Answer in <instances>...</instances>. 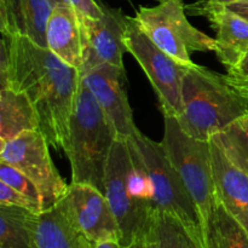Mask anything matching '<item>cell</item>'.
<instances>
[{"mask_svg": "<svg viewBox=\"0 0 248 248\" xmlns=\"http://www.w3.org/2000/svg\"><path fill=\"white\" fill-rule=\"evenodd\" d=\"M191 15L205 16L216 31V55L232 70L248 50V21L229 7L212 0H200L186 6Z\"/></svg>", "mask_w": 248, "mask_h": 248, "instance_id": "13", "label": "cell"}, {"mask_svg": "<svg viewBox=\"0 0 248 248\" xmlns=\"http://www.w3.org/2000/svg\"><path fill=\"white\" fill-rule=\"evenodd\" d=\"M46 45L63 62L81 70L84 56L81 21L69 4L53 5L46 23Z\"/></svg>", "mask_w": 248, "mask_h": 248, "instance_id": "16", "label": "cell"}, {"mask_svg": "<svg viewBox=\"0 0 248 248\" xmlns=\"http://www.w3.org/2000/svg\"><path fill=\"white\" fill-rule=\"evenodd\" d=\"M48 145L40 131H28L0 142V161L18 170L35 184L43 195L44 211L55 207L69 186L56 169Z\"/></svg>", "mask_w": 248, "mask_h": 248, "instance_id": "9", "label": "cell"}, {"mask_svg": "<svg viewBox=\"0 0 248 248\" xmlns=\"http://www.w3.org/2000/svg\"><path fill=\"white\" fill-rule=\"evenodd\" d=\"M94 248H123L120 246L119 242L115 241H104V242H98V244H94Z\"/></svg>", "mask_w": 248, "mask_h": 248, "instance_id": "29", "label": "cell"}, {"mask_svg": "<svg viewBox=\"0 0 248 248\" xmlns=\"http://www.w3.org/2000/svg\"><path fill=\"white\" fill-rule=\"evenodd\" d=\"M119 136L84 81H80L63 148L72 167V182L90 184L104 194V174Z\"/></svg>", "mask_w": 248, "mask_h": 248, "instance_id": "3", "label": "cell"}, {"mask_svg": "<svg viewBox=\"0 0 248 248\" xmlns=\"http://www.w3.org/2000/svg\"><path fill=\"white\" fill-rule=\"evenodd\" d=\"M35 248H94L60 205L35 217Z\"/></svg>", "mask_w": 248, "mask_h": 248, "instance_id": "17", "label": "cell"}, {"mask_svg": "<svg viewBox=\"0 0 248 248\" xmlns=\"http://www.w3.org/2000/svg\"><path fill=\"white\" fill-rule=\"evenodd\" d=\"M36 215L18 206L0 205V248H35Z\"/></svg>", "mask_w": 248, "mask_h": 248, "instance_id": "19", "label": "cell"}, {"mask_svg": "<svg viewBox=\"0 0 248 248\" xmlns=\"http://www.w3.org/2000/svg\"><path fill=\"white\" fill-rule=\"evenodd\" d=\"M228 74L232 75L236 78H242V79H248V50L246 51L240 62L232 68V70L228 72Z\"/></svg>", "mask_w": 248, "mask_h": 248, "instance_id": "26", "label": "cell"}, {"mask_svg": "<svg viewBox=\"0 0 248 248\" xmlns=\"http://www.w3.org/2000/svg\"><path fill=\"white\" fill-rule=\"evenodd\" d=\"M225 78L228 79V81L240 92V93L244 94L245 97L248 98V79H242V78H236L232 77L230 74H225Z\"/></svg>", "mask_w": 248, "mask_h": 248, "instance_id": "27", "label": "cell"}, {"mask_svg": "<svg viewBox=\"0 0 248 248\" xmlns=\"http://www.w3.org/2000/svg\"><path fill=\"white\" fill-rule=\"evenodd\" d=\"M81 80L111 121L119 137L128 140L140 132L128 103L125 67L103 63L81 73Z\"/></svg>", "mask_w": 248, "mask_h": 248, "instance_id": "12", "label": "cell"}, {"mask_svg": "<svg viewBox=\"0 0 248 248\" xmlns=\"http://www.w3.org/2000/svg\"><path fill=\"white\" fill-rule=\"evenodd\" d=\"M75 227L93 244L115 241L120 244L121 232L106 195L94 186L72 183L58 202Z\"/></svg>", "mask_w": 248, "mask_h": 248, "instance_id": "10", "label": "cell"}, {"mask_svg": "<svg viewBox=\"0 0 248 248\" xmlns=\"http://www.w3.org/2000/svg\"><path fill=\"white\" fill-rule=\"evenodd\" d=\"M28 131H40L35 108L23 92L0 89V142Z\"/></svg>", "mask_w": 248, "mask_h": 248, "instance_id": "18", "label": "cell"}, {"mask_svg": "<svg viewBox=\"0 0 248 248\" xmlns=\"http://www.w3.org/2000/svg\"><path fill=\"white\" fill-rule=\"evenodd\" d=\"M225 6L229 7L232 11L236 12L237 15H240V16L248 21V0H239V1L230 2Z\"/></svg>", "mask_w": 248, "mask_h": 248, "instance_id": "28", "label": "cell"}, {"mask_svg": "<svg viewBox=\"0 0 248 248\" xmlns=\"http://www.w3.org/2000/svg\"><path fill=\"white\" fill-rule=\"evenodd\" d=\"M52 7L50 0H0V31L47 47L46 23Z\"/></svg>", "mask_w": 248, "mask_h": 248, "instance_id": "15", "label": "cell"}, {"mask_svg": "<svg viewBox=\"0 0 248 248\" xmlns=\"http://www.w3.org/2000/svg\"><path fill=\"white\" fill-rule=\"evenodd\" d=\"M205 241L206 248H248V234L219 203L206 224Z\"/></svg>", "mask_w": 248, "mask_h": 248, "instance_id": "21", "label": "cell"}, {"mask_svg": "<svg viewBox=\"0 0 248 248\" xmlns=\"http://www.w3.org/2000/svg\"><path fill=\"white\" fill-rule=\"evenodd\" d=\"M212 1L218 2V4H223V5H228L230 2H234V1H239V0H212Z\"/></svg>", "mask_w": 248, "mask_h": 248, "instance_id": "31", "label": "cell"}, {"mask_svg": "<svg viewBox=\"0 0 248 248\" xmlns=\"http://www.w3.org/2000/svg\"><path fill=\"white\" fill-rule=\"evenodd\" d=\"M210 142L218 200L248 234V174L228 160L215 140Z\"/></svg>", "mask_w": 248, "mask_h": 248, "instance_id": "14", "label": "cell"}, {"mask_svg": "<svg viewBox=\"0 0 248 248\" xmlns=\"http://www.w3.org/2000/svg\"><path fill=\"white\" fill-rule=\"evenodd\" d=\"M80 81V70L47 47L23 36L1 34L0 89L28 97L38 113L40 132L55 149L65 145Z\"/></svg>", "mask_w": 248, "mask_h": 248, "instance_id": "1", "label": "cell"}, {"mask_svg": "<svg viewBox=\"0 0 248 248\" xmlns=\"http://www.w3.org/2000/svg\"><path fill=\"white\" fill-rule=\"evenodd\" d=\"M126 248H147V246H145L144 241H138L136 242V244L131 245L130 247H126Z\"/></svg>", "mask_w": 248, "mask_h": 248, "instance_id": "30", "label": "cell"}, {"mask_svg": "<svg viewBox=\"0 0 248 248\" xmlns=\"http://www.w3.org/2000/svg\"><path fill=\"white\" fill-rule=\"evenodd\" d=\"M131 159L127 140L119 137L111 148L104 174V195L113 210L121 239L120 246L130 247L144 241L154 206L140 200L131 186Z\"/></svg>", "mask_w": 248, "mask_h": 248, "instance_id": "6", "label": "cell"}, {"mask_svg": "<svg viewBox=\"0 0 248 248\" xmlns=\"http://www.w3.org/2000/svg\"><path fill=\"white\" fill-rule=\"evenodd\" d=\"M147 248H206L172 216L154 211L145 235Z\"/></svg>", "mask_w": 248, "mask_h": 248, "instance_id": "20", "label": "cell"}, {"mask_svg": "<svg viewBox=\"0 0 248 248\" xmlns=\"http://www.w3.org/2000/svg\"><path fill=\"white\" fill-rule=\"evenodd\" d=\"M128 140L135 143L149 173L154 210L178 219L206 247L200 212L161 143L150 140L140 131Z\"/></svg>", "mask_w": 248, "mask_h": 248, "instance_id": "5", "label": "cell"}, {"mask_svg": "<svg viewBox=\"0 0 248 248\" xmlns=\"http://www.w3.org/2000/svg\"><path fill=\"white\" fill-rule=\"evenodd\" d=\"M68 4L80 15L90 18H99L103 16V7L96 0H67Z\"/></svg>", "mask_w": 248, "mask_h": 248, "instance_id": "25", "label": "cell"}, {"mask_svg": "<svg viewBox=\"0 0 248 248\" xmlns=\"http://www.w3.org/2000/svg\"><path fill=\"white\" fill-rule=\"evenodd\" d=\"M0 182H4L9 186L14 188L15 190L24 194L29 199L41 206L44 211V200L43 195L36 188L35 184L31 181L27 176H24L22 172L16 170L15 167L0 161Z\"/></svg>", "mask_w": 248, "mask_h": 248, "instance_id": "23", "label": "cell"}, {"mask_svg": "<svg viewBox=\"0 0 248 248\" xmlns=\"http://www.w3.org/2000/svg\"><path fill=\"white\" fill-rule=\"evenodd\" d=\"M164 118L161 144L200 212L205 232L206 224L219 205L213 176L211 142L186 135L173 116Z\"/></svg>", "mask_w": 248, "mask_h": 248, "instance_id": "4", "label": "cell"}, {"mask_svg": "<svg viewBox=\"0 0 248 248\" xmlns=\"http://www.w3.org/2000/svg\"><path fill=\"white\" fill-rule=\"evenodd\" d=\"M103 16L99 18L80 16L82 28V68L85 73L103 63L124 67L123 56L127 51L125 31L127 16L120 9L102 4Z\"/></svg>", "mask_w": 248, "mask_h": 248, "instance_id": "11", "label": "cell"}, {"mask_svg": "<svg viewBox=\"0 0 248 248\" xmlns=\"http://www.w3.org/2000/svg\"><path fill=\"white\" fill-rule=\"evenodd\" d=\"M157 1H159V2H161V1H165V0H157Z\"/></svg>", "mask_w": 248, "mask_h": 248, "instance_id": "33", "label": "cell"}, {"mask_svg": "<svg viewBox=\"0 0 248 248\" xmlns=\"http://www.w3.org/2000/svg\"><path fill=\"white\" fill-rule=\"evenodd\" d=\"M0 205L7 206H18V207L26 208L34 213H41L43 208L40 205L34 202L31 199L26 196L24 194L15 190L14 188L0 182Z\"/></svg>", "mask_w": 248, "mask_h": 248, "instance_id": "24", "label": "cell"}, {"mask_svg": "<svg viewBox=\"0 0 248 248\" xmlns=\"http://www.w3.org/2000/svg\"><path fill=\"white\" fill-rule=\"evenodd\" d=\"M183 0H165L156 6H140L133 17L140 28L171 57L193 65L191 52L216 50V39L188 21Z\"/></svg>", "mask_w": 248, "mask_h": 248, "instance_id": "7", "label": "cell"}, {"mask_svg": "<svg viewBox=\"0 0 248 248\" xmlns=\"http://www.w3.org/2000/svg\"><path fill=\"white\" fill-rule=\"evenodd\" d=\"M125 45L149 79L164 116L178 118L184 75L190 65L182 64L161 50L130 16L126 23Z\"/></svg>", "mask_w": 248, "mask_h": 248, "instance_id": "8", "label": "cell"}, {"mask_svg": "<svg viewBox=\"0 0 248 248\" xmlns=\"http://www.w3.org/2000/svg\"><path fill=\"white\" fill-rule=\"evenodd\" d=\"M51 4L52 5H57V4H68L67 0H50Z\"/></svg>", "mask_w": 248, "mask_h": 248, "instance_id": "32", "label": "cell"}, {"mask_svg": "<svg viewBox=\"0 0 248 248\" xmlns=\"http://www.w3.org/2000/svg\"><path fill=\"white\" fill-rule=\"evenodd\" d=\"M211 140L219 145L232 165L248 174V114L230 123Z\"/></svg>", "mask_w": 248, "mask_h": 248, "instance_id": "22", "label": "cell"}, {"mask_svg": "<svg viewBox=\"0 0 248 248\" xmlns=\"http://www.w3.org/2000/svg\"><path fill=\"white\" fill-rule=\"evenodd\" d=\"M245 114H248V98L225 75L195 63L188 68L182 89V111L176 118L186 135L210 140Z\"/></svg>", "mask_w": 248, "mask_h": 248, "instance_id": "2", "label": "cell"}]
</instances>
